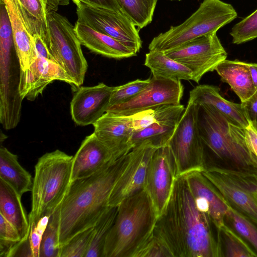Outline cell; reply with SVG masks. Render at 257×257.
<instances>
[{
	"instance_id": "obj_1",
	"label": "cell",
	"mask_w": 257,
	"mask_h": 257,
	"mask_svg": "<svg viewBox=\"0 0 257 257\" xmlns=\"http://www.w3.org/2000/svg\"><path fill=\"white\" fill-rule=\"evenodd\" d=\"M208 215L198 207L186 177L177 176L153 233L173 257H218L216 236Z\"/></svg>"
},
{
	"instance_id": "obj_2",
	"label": "cell",
	"mask_w": 257,
	"mask_h": 257,
	"mask_svg": "<svg viewBox=\"0 0 257 257\" xmlns=\"http://www.w3.org/2000/svg\"><path fill=\"white\" fill-rule=\"evenodd\" d=\"M129 152L95 174L71 182L60 205L62 246L77 233L94 226L109 207L112 189L128 161Z\"/></svg>"
},
{
	"instance_id": "obj_3",
	"label": "cell",
	"mask_w": 257,
	"mask_h": 257,
	"mask_svg": "<svg viewBox=\"0 0 257 257\" xmlns=\"http://www.w3.org/2000/svg\"><path fill=\"white\" fill-rule=\"evenodd\" d=\"M200 135L209 153L206 167L257 173V158L248 149L245 128L235 125L214 108L200 106Z\"/></svg>"
},
{
	"instance_id": "obj_4",
	"label": "cell",
	"mask_w": 257,
	"mask_h": 257,
	"mask_svg": "<svg viewBox=\"0 0 257 257\" xmlns=\"http://www.w3.org/2000/svg\"><path fill=\"white\" fill-rule=\"evenodd\" d=\"M158 218L145 189L117 205L113 224L107 236L103 257H134L153 234Z\"/></svg>"
},
{
	"instance_id": "obj_5",
	"label": "cell",
	"mask_w": 257,
	"mask_h": 257,
	"mask_svg": "<svg viewBox=\"0 0 257 257\" xmlns=\"http://www.w3.org/2000/svg\"><path fill=\"white\" fill-rule=\"evenodd\" d=\"M73 157L56 150L39 158L31 190L30 225L50 216L62 202L71 183Z\"/></svg>"
},
{
	"instance_id": "obj_6",
	"label": "cell",
	"mask_w": 257,
	"mask_h": 257,
	"mask_svg": "<svg viewBox=\"0 0 257 257\" xmlns=\"http://www.w3.org/2000/svg\"><path fill=\"white\" fill-rule=\"evenodd\" d=\"M237 16L230 4L221 0H204L183 23L171 26L167 31L154 37L149 49L165 52L175 49L201 36L217 32Z\"/></svg>"
},
{
	"instance_id": "obj_7",
	"label": "cell",
	"mask_w": 257,
	"mask_h": 257,
	"mask_svg": "<svg viewBox=\"0 0 257 257\" xmlns=\"http://www.w3.org/2000/svg\"><path fill=\"white\" fill-rule=\"evenodd\" d=\"M47 33L44 39L53 60L79 87L88 68L75 27L64 16L51 12L47 15Z\"/></svg>"
},
{
	"instance_id": "obj_8",
	"label": "cell",
	"mask_w": 257,
	"mask_h": 257,
	"mask_svg": "<svg viewBox=\"0 0 257 257\" xmlns=\"http://www.w3.org/2000/svg\"><path fill=\"white\" fill-rule=\"evenodd\" d=\"M199 109L198 105L188 100L168 144L176 161L178 176L202 172L206 167L205 149L198 127Z\"/></svg>"
},
{
	"instance_id": "obj_9",
	"label": "cell",
	"mask_w": 257,
	"mask_h": 257,
	"mask_svg": "<svg viewBox=\"0 0 257 257\" xmlns=\"http://www.w3.org/2000/svg\"><path fill=\"white\" fill-rule=\"evenodd\" d=\"M203 174L227 204L257 222V173L207 168Z\"/></svg>"
},
{
	"instance_id": "obj_10",
	"label": "cell",
	"mask_w": 257,
	"mask_h": 257,
	"mask_svg": "<svg viewBox=\"0 0 257 257\" xmlns=\"http://www.w3.org/2000/svg\"><path fill=\"white\" fill-rule=\"evenodd\" d=\"M75 3L78 22L113 38L136 54L139 52L142 41L139 30L121 9L114 11L80 2Z\"/></svg>"
},
{
	"instance_id": "obj_11",
	"label": "cell",
	"mask_w": 257,
	"mask_h": 257,
	"mask_svg": "<svg viewBox=\"0 0 257 257\" xmlns=\"http://www.w3.org/2000/svg\"><path fill=\"white\" fill-rule=\"evenodd\" d=\"M163 52L190 69L193 73L192 80L196 83H199L206 73L215 70L227 56L216 32L201 36Z\"/></svg>"
},
{
	"instance_id": "obj_12",
	"label": "cell",
	"mask_w": 257,
	"mask_h": 257,
	"mask_svg": "<svg viewBox=\"0 0 257 257\" xmlns=\"http://www.w3.org/2000/svg\"><path fill=\"white\" fill-rule=\"evenodd\" d=\"M183 92L181 80L153 76L149 84L136 97L109 107L107 111L129 116L161 105H179Z\"/></svg>"
},
{
	"instance_id": "obj_13",
	"label": "cell",
	"mask_w": 257,
	"mask_h": 257,
	"mask_svg": "<svg viewBox=\"0 0 257 257\" xmlns=\"http://www.w3.org/2000/svg\"><path fill=\"white\" fill-rule=\"evenodd\" d=\"M177 176L176 161L169 146L157 149L148 164L144 189L158 217L167 203Z\"/></svg>"
},
{
	"instance_id": "obj_14",
	"label": "cell",
	"mask_w": 257,
	"mask_h": 257,
	"mask_svg": "<svg viewBox=\"0 0 257 257\" xmlns=\"http://www.w3.org/2000/svg\"><path fill=\"white\" fill-rule=\"evenodd\" d=\"M157 149L143 143L131 150L127 165L111 192L109 206H117L124 199L144 189L148 164Z\"/></svg>"
},
{
	"instance_id": "obj_15",
	"label": "cell",
	"mask_w": 257,
	"mask_h": 257,
	"mask_svg": "<svg viewBox=\"0 0 257 257\" xmlns=\"http://www.w3.org/2000/svg\"><path fill=\"white\" fill-rule=\"evenodd\" d=\"M113 87L103 83L93 86H81L74 93L70 103L72 120L78 125L93 124L109 106Z\"/></svg>"
},
{
	"instance_id": "obj_16",
	"label": "cell",
	"mask_w": 257,
	"mask_h": 257,
	"mask_svg": "<svg viewBox=\"0 0 257 257\" xmlns=\"http://www.w3.org/2000/svg\"><path fill=\"white\" fill-rule=\"evenodd\" d=\"M185 109L181 104L155 107L154 121L134 133L131 140L132 148L143 143L149 144L156 148L168 145Z\"/></svg>"
},
{
	"instance_id": "obj_17",
	"label": "cell",
	"mask_w": 257,
	"mask_h": 257,
	"mask_svg": "<svg viewBox=\"0 0 257 257\" xmlns=\"http://www.w3.org/2000/svg\"><path fill=\"white\" fill-rule=\"evenodd\" d=\"M73 84L66 72L55 62L37 56L29 68L20 71L18 92L23 100H34L53 81Z\"/></svg>"
},
{
	"instance_id": "obj_18",
	"label": "cell",
	"mask_w": 257,
	"mask_h": 257,
	"mask_svg": "<svg viewBox=\"0 0 257 257\" xmlns=\"http://www.w3.org/2000/svg\"><path fill=\"white\" fill-rule=\"evenodd\" d=\"M93 125L95 135L116 157L132 149L131 140L135 132L132 115L107 111Z\"/></svg>"
},
{
	"instance_id": "obj_19",
	"label": "cell",
	"mask_w": 257,
	"mask_h": 257,
	"mask_svg": "<svg viewBox=\"0 0 257 257\" xmlns=\"http://www.w3.org/2000/svg\"><path fill=\"white\" fill-rule=\"evenodd\" d=\"M184 175L199 208L208 215L216 229L223 225L229 206L218 190L201 171Z\"/></svg>"
},
{
	"instance_id": "obj_20",
	"label": "cell",
	"mask_w": 257,
	"mask_h": 257,
	"mask_svg": "<svg viewBox=\"0 0 257 257\" xmlns=\"http://www.w3.org/2000/svg\"><path fill=\"white\" fill-rule=\"evenodd\" d=\"M1 3L5 4L11 22L20 71H24L37 56L30 20L17 0H3Z\"/></svg>"
},
{
	"instance_id": "obj_21",
	"label": "cell",
	"mask_w": 257,
	"mask_h": 257,
	"mask_svg": "<svg viewBox=\"0 0 257 257\" xmlns=\"http://www.w3.org/2000/svg\"><path fill=\"white\" fill-rule=\"evenodd\" d=\"M118 158L93 133L85 137L73 157L71 182L95 174Z\"/></svg>"
},
{
	"instance_id": "obj_22",
	"label": "cell",
	"mask_w": 257,
	"mask_h": 257,
	"mask_svg": "<svg viewBox=\"0 0 257 257\" xmlns=\"http://www.w3.org/2000/svg\"><path fill=\"white\" fill-rule=\"evenodd\" d=\"M216 86L201 84L190 91L189 100L199 106L206 105L214 108L231 123L246 128L249 122L241 104L230 101L220 94Z\"/></svg>"
},
{
	"instance_id": "obj_23",
	"label": "cell",
	"mask_w": 257,
	"mask_h": 257,
	"mask_svg": "<svg viewBox=\"0 0 257 257\" xmlns=\"http://www.w3.org/2000/svg\"><path fill=\"white\" fill-rule=\"evenodd\" d=\"M74 27L81 44L94 53L116 59L137 55L118 41L87 25L77 21Z\"/></svg>"
},
{
	"instance_id": "obj_24",
	"label": "cell",
	"mask_w": 257,
	"mask_h": 257,
	"mask_svg": "<svg viewBox=\"0 0 257 257\" xmlns=\"http://www.w3.org/2000/svg\"><path fill=\"white\" fill-rule=\"evenodd\" d=\"M215 70L222 81L227 83L241 102L249 98L256 91L248 63L238 60H226L220 62Z\"/></svg>"
},
{
	"instance_id": "obj_25",
	"label": "cell",
	"mask_w": 257,
	"mask_h": 257,
	"mask_svg": "<svg viewBox=\"0 0 257 257\" xmlns=\"http://www.w3.org/2000/svg\"><path fill=\"white\" fill-rule=\"evenodd\" d=\"M0 214L17 230L21 238L20 243L28 239L30 226L22 203L21 196L2 179H0Z\"/></svg>"
},
{
	"instance_id": "obj_26",
	"label": "cell",
	"mask_w": 257,
	"mask_h": 257,
	"mask_svg": "<svg viewBox=\"0 0 257 257\" xmlns=\"http://www.w3.org/2000/svg\"><path fill=\"white\" fill-rule=\"evenodd\" d=\"M0 179L21 197L31 191L33 179L31 174L19 163L18 156L2 146L0 148Z\"/></svg>"
},
{
	"instance_id": "obj_27",
	"label": "cell",
	"mask_w": 257,
	"mask_h": 257,
	"mask_svg": "<svg viewBox=\"0 0 257 257\" xmlns=\"http://www.w3.org/2000/svg\"><path fill=\"white\" fill-rule=\"evenodd\" d=\"M145 65L150 69L154 76L180 80L193 79L190 69L162 51H150L146 54Z\"/></svg>"
},
{
	"instance_id": "obj_28",
	"label": "cell",
	"mask_w": 257,
	"mask_h": 257,
	"mask_svg": "<svg viewBox=\"0 0 257 257\" xmlns=\"http://www.w3.org/2000/svg\"><path fill=\"white\" fill-rule=\"evenodd\" d=\"M218 257H257L248 244L225 224L216 229Z\"/></svg>"
},
{
	"instance_id": "obj_29",
	"label": "cell",
	"mask_w": 257,
	"mask_h": 257,
	"mask_svg": "<svg viewBox=\"0 0 257 257\" xmlns=\"http://www.w3.org/2000/svg\"><path fill=\"white\" fill-rule=\"evenodd\" d=\"M224 224L237 233L257 256V222L229 206Z\"/></svg>"
},
{
	"instance_id": "obj_30",
	"label": "cell",
	"mask_w": 257,
	"mask_h": 257,
	"mask_svg": "<svg viewBox=\"0 0 257 257\" xmlns=\"http://www.w3.org/2000/svg\"><path fill=\"white\" fill-rule=\"evenodd\" d=\"M158 0H116L120 9L132 21L138 30L152 21Z\"/></svg>"
},
{
	"instance_id": "obj_31",
	"label": "cell",
	"mask_w": 257,
	"mask_h": 257,
	"mask_svg": "<svg viewBox=\"0 0 257 257\" xmlns=\"http://www.w3.org/2000/svg\"><path fill=\"white\" fill-rule=\"evenodd\" d=\"M117 206H109L94 226V233L85 257H103L108 234L113 224Z\"/></svg>"
},
{
	"instance_id": "obj_32",
	"label": "cell",
	"mask_w": 257,
	"mask_h": 257,
	"mask_svg": "<svg viewBox=\"0 0 257 257\" xmlns=\"http://www.w3.org/2000/svg\"><path fill=\"white\" fill-rule=\"evenodd\" d=\"M60 205L49 217L42 236L39 257H60L61 246L59 242Z\"/></svg>"
},
{
	"instance_id": "obj_33",
	"label": "cell",
	"mask_w": 257,
	"mask_h": 257,
	"mask_svg": "<svg viewBox=\"0 0 257 257\" xmlns=\"http://www.w3.org/2000/svg\"><path fill=\"white\" fill-rule=\"evenodd\" d=\"M94 233L93 226L74 235L61 246L60 257H85Z\"/></svg>"
},
{
	"instance_id": "obj_34",
	"label": "cell",
	"mask_w": 257,
	"mask_h": 257,
	"mask_svg": "<svg viewBox=\"0 0 257 257\" xmlns=\"http://www.w3.org/2000/svg\"><path fill=\"white\" fill-rule=\"evenodd\" d=\"M229 34L232 43L237 45L257 38V9L235 24Z\"/></svg>"
},
{
	"instance_id": "obj_35",
	"label": "cell",
	"mask_w": 257,
	"mask_h": 257,
	"mask_svg": "<svg viewBox=\"0 0 257 257\" xmlns=\"http://www.w3.org/2000/svg\"><path fill=\"white\" fill-rule=\"evenodd\" d=\"M21 240L17 230L0 214V257L12 256Z\"/></svg>"
},
{
	"instance_id": "obj_36",
	"label": "cell",
	"mask_w": 257,
	"mask_h": 257,
	"mask_svg": "<svg viewBox=\"0 0 257 257\" xmlns=\"http://www.w3.org/2000/svg\"><path fill=\"white\" fill-rule=\"evenodd\" d=\"M150 81V78L145 80L138 79L113 87L108 108L132 99L146 88Z\"/></svg>"
},
{
	"instance_id": "obj_37",
	"label": "cell",
	"mask_w": 257,
	"mask_h": 257,
	"mask_svg": "<svg viewBox=\"0 0 257 257\" xmlns=\"http://www.w3.org/2000/svg\"><path fill=\"white\" fill-rule=\"evenodd\" d=\"M31 21L47 32L48 11L46 0H17Z\"/></svg>"
},
{
	"instance_id": "obj_38",
	"label": "cell",
	"mask_w": 257,
	"mask_h": 257,
	"mask_svg": "<svg viewBox=\"0 0 257 257\" xmlns=\"http://www.w3.org/2000/svg\"><path fill=\"white\" fill-rule=\"evenodd\" d=\"M134 257H173L165 243L154 233Z\"/></svg>"
},
{
	"instance_id": "obj_39",
	"label": "cell",
	"mask_w": 257,
	"mask_h": 257,
	"mask_svg": "<svg viewBox=\"0 0 257 257\" xmlns=\"http://www.w3.org/2000/svg\"><path fill=\"white\" fill-rule=\"evenodd\" d=\"M50 216H45L36 224L30 225V231L28 242L32 257H39L40 247L43 233L47 226Z\"/></svg>"
},
{
	"instance_id": "obj_40",
	"label": "cell",
	"mask_w": 257,
	"mask_h": 257,
	"mask_svg": "<svg viewBox=\"0 0 257 257\" xmlns=\"http://www.w3.org/2000/svg\"><path fill=\"white\" fill-rule=\"evenodd\" d=\"M155 108H150L132 115L134 132L145 128L154 121Z\"/></svg>"
},
{
	"instance_id": "obj_41",
	"label": "cell",
	"mask_w": 257,
	"mask_h": 257,
	"mask_svg": "<svg viewBox=\"0 0 257 257\" xmlns=\"http://www.w3.org/2000/svg\"><path fill=\"white\" fill-rule=\"evenodd\" d=\"M241 104L249 124L257 130V90L249 98L241 102Z\"/></svg>"
},
{
	"instance_id": "obj_42",
	"label": "cell",
	"mask_w": 257,
	"mask_h": 257,
	"mask_svg": "<svg viewBox=\"0 0 257 257\" xmlns=\"http://www.w3.org/2000/svg\"><path fill=\"white\" fill-rule=\"evenodd\" d=\"M34 42L37 56L53 61L45 42L40 34H34Z\"/></svg>"
},
{
	"instance_id": "obj_43",
	"label": "cell",
	"mask_w": 257,
	"mask_h": 257,
	"mask_svg": "<svg viewBox=\"0 0 257 257\" xmlns=\"http://www.w3.org/2000/svg\"><path fill=\"white\" fill-rule=\"evenodd\" d=\"M73 1L74 3L80 2L92 6L114 11H118L121 9L116 0H73Z\"/></svg>"
},
{
	"instance_id": "obj_44",
	"label": "cell",
	"mask_w": 257,
	"mask_h": 257,
	"mask_svg": "<svg viewBox=\"0 0 257 257\" xmlns=\"http://www.w3.org/2000/svg\"><path fill=\"white\" fill-rule=\"evenodd\" d=\"M245 140L248 149L257 158V130L250 124L245 128Z\"/></svg>"
},
{
	"instance_id": "obj_45",
	"label": "cell",
	"mask_w": 257,
	"mask_h": 257,
	"mask_svg": "<svg viewBox=\"0 0 257 257\" xmlns=\"http://www.w3.org/2000/svg\"><path fill=\"white\" fill-rule=\"evenodd\" d=\"M251 79L256 90H257V63H248Z\"/></svg>"
},
{
	"instance_id": "obj_46",
	"label": "cell",
	"mask_w": 257,
	"mask_h": 257,
	"mask_svg": "<svg viewBox=\"0 0 257 257\" xmlns=\"http://www.w3.org/2000/svg\"><path fill=\"white\" fill-rule=\"evenodd\" d=\"M3 0H0L1 2H2Z\"/></svg>"
}]
</instances>
